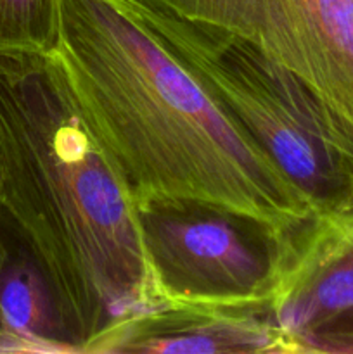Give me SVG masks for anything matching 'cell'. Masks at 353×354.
Wrapping results in <instances>:
<instances>
[{
	"label": "cell",
	"mask_w": 353,
	"mask_h": 354,
	"mask_svg": "<svg viewBox=\"0 0 353 354\" xmlns=\"http://www.w3.org/2000/svg\"><path fill=\"white\" fill-rule=\"evenodd\" d=\"M51 55L134 201H203L279 232L314 213L161 38L114 0H59Z\"/></svg>",
	"instance_id": "6da1fadb"
},
{
	"label": "cell",
	"mask_w": 353,
	"mask_h": 354,
	"mask_svg": "<svg viewBox=\"0 0 353 354\" xmlns=\"http://www.w3.org/2000/svg\"><path fill=\"white\" fill-rule=\"evenodd\" d=\"M0 206L33 248L75 353L163 304L128 183L51 54L0 57Z\"/></svg>",
	"instance_id": "7a4b0ae2"
},
{
	"label": "cell",
	"mask_w": 353,
	"mask_h": 354,
	"mask_svg": "<svg viewBox=\"0 0 353 354\" xmlns=\"http://www.w3.org/2000/svg\"><path fill=\"white\" fill-rule=\"evenodd\" d=\"M203 83L317 214L353 209V128L300 76L221 28L145 0H114Z\"/></svg>",
	"instance_id": "3957f363"
},
{
	"label": "cell",
	"mask_w": 353,
	"mask_h": 354,
	"mask_svg": "<svg viewBox=\"0 0 353 354\" xmlns=\"http://www.w3.org/2000/svg\"><path fill=\"white\" fill-rule=\"evenodd\" d=\"M163 304L266 308L282 232L194 199L135 201Z\"/></svg>",
	"instance_id": "277c9868"
},
{
	"label": "cell",
	"mask_w": 353,
	"mask_h": 354,
	"mask_svg": "<svg viewBox=\"0 0 353 354\" xmlns=\"http://www.w3.org/2000/svg\"><path fill=\"white\" fill-rule=\"evenodd\" d=\"M256 45L353 128V0H145Z\"/></svg>",
	"instance_id": "5b68a950"
},
{
	"label": "cell",
	"mask_w": 353,
	"mask_h": 354,
	"mask_svg": "<svg viewBox=\"0 0 353 354\" xmlns=\"http://www.w3.org/2000/svg\"><path fill=\"white\" fill-rule=\"evenodd\" d=\"M266 313L291 353L353 354V209L282 232Z\"/></svg>",
	"instance_id": "8992f818"
},
{
	"label": "cell",
	"mask_w": 353,
	"mask_h": 354,
	"mask_svg": "<svg viewBox=\"0 0 353 354\" xmlns=\"http://www.w3.org/2000/svg\"><path fill=\"white\" fill-rule=\"evenodd\" d=\"M291 353L266 308L161 304L114 327L89 354Z\"/></svg>",
	"instance_id": "52a82bcc"
},
{
	"label": "cell",
	"mask_w": 353,
	"mask_h": 354,
	"mask_svg": "<svg viewBox=\"0 0 353 354\" xmlns=\"http://www.w3.org/2000/svg\"><path fill=\"white\" fill-rule=\"evenodd\" d=\"M0 320L19 353H75L47 275L0 206Z\"/></svg>",
	"instance_id": "ba28073f"
},
{
	"label": "cell",
	"mask_w": 353,
	"mask_h": 354,
	"mask_svg": "<svg viewBox=\"0 0 353 354\" xmlns=\"http://www.w3.org/2000/svg\"><path fill=\"white\" fill-rule=\"evenodd\" d=\"M59 30V0H0V57L48 55Z\"/></svg>",
	"instance_id": "9c48e42d"
},
{
	"label": "cell",
	"mask_w": 353,
	"mask_h": 354,
	"mask_svg": "<svg viewBox=\"0 0 353 354\" xmlns=\"http://www.w3.org/2000/svg\"><path fill=\"white\" fill-rule=\"evenodd\" d=\"M0 353H19L17 344L14 342V339L10 337L7 328L3 327L2 320H0Z\"/></svg>",
	"instance_id": "30bf717a"
}]
</instances>
